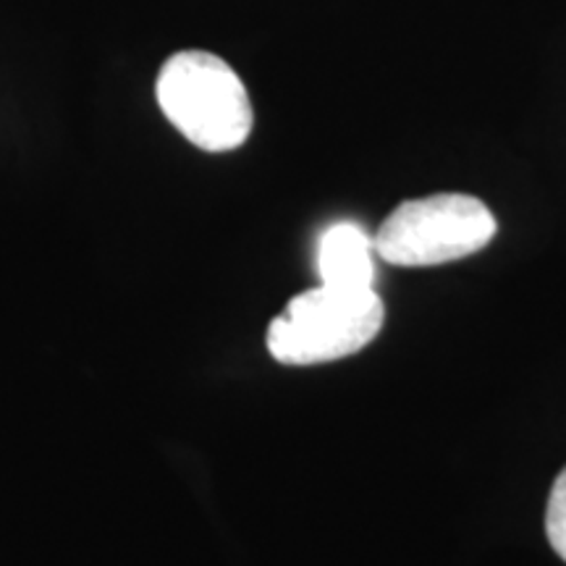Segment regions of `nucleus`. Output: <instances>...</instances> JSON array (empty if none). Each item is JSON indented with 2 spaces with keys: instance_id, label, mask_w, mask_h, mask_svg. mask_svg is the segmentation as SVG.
<instances>
[{
  "instance_id": "nucleus-1",
  "label": "nucleus",
  "mask_w": 566,
  "mask_h": 566,
  "mask_svg": "<svg viewBox=\"0 0 566 566\" xmlns=\"http://www.w3.org/2000/svg\"><path fill=\"white\" fill-rule=\"evenodd\" d=\"M155 95L168 122L200 150H237L252 134L254 113L244 82L216 53L171 55L163 63Z\"/></svg>"
},
{
  "instance_id": "nucleus-2",
  "label": "nucleus",
  "mask_w": 566,
  "mask_h": 566,
  "mask_svg": "<svg viewBox=\"0 0 566 566\" xmlns=\"http://www.w3.org/2000/svg\"><path fill=\"white\" fill-rule=\"evenodd\" d=\"M384 300L375 289L321 283L296 294L268 325V352L281 365H321L352 357L384 328Z\"/></svg>"
},
{
  "instance_id": "nucleus-3",
  "label": "nucleus",
  "mask_w": 566,
  "mask_h": 566,
  "mask_svg": "<svg viewBox=\"0 0 566 566\" xmlns=\"http://www.w3.org/2000/svg\"><path fill=\"white\" fill-rule=\"evenodd\" d=\"M495 229L493 212L478 197L443 192L401 202L373 237V247L388 265L433 268L480 252Z\"/></svg>"
},
{
  "instance_id": "nucleus-4",
  "label": "nucleus",
  "mask_w": 566,
  "mask_h": 566,
  "mask_svg": "<svg viewBox=\"0 0 566 566\" xmlns=\"http://www.w3.org/2000/svg\"><path fill=\"white\" fill-rule=\"evenodd\" d=\"M317 271L325 286L375 289L373 239L354 223H336L317 247Z\"/></svg>"
},
{
  "instance_id": "nucleus-5",
  "label": "nucleus",
  "mask_w": 566,
  "mask_h": 566,
  "mask_svg": "<svg viewBox=\"0 0 566 566\" xmlns=\"http://www.w3.org/2000/svg\"><path fill=\"white\" fill-rule=\"evenodd\" d=\"M546 535L551 548L556 551L562 562H566V467L558 472L554 488H551L546 506Z\"/></svg>"
}]
</instances>
